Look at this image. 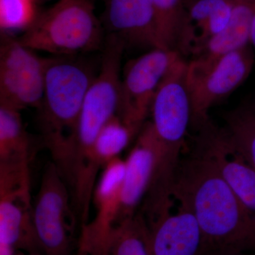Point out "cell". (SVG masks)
Listing matches in <instances>:
<instances>
[{
    "label": "cell",
    "mask_w": 255,
    "mask_h": 255,
    "mask_svg": "<svg viewBox=\"0 0 255 255\" xmlns=\"http://www.w3.org/2000/svg\"><path fill=\"white\" fill-rule=\"evenodd\" d=\"M173 199L194 214L206 251L255 254V214L238 199L214 164L194 148L179 164Z\"/></svg>",
    "instance_id": "cell-1"
},
{
    "label": "cell",
    "mask_w": 255,
    "mask_h": 255,
    "mask_svg": "<svg viewBox=\"0 0 255 255\" xmlns=\"http://www.w3.org/2000/svg\"><path fill=\"white\" fill-rule=\"evenodd\" d=\"M95 76L91 65L76 55L47 58L38 127L43 143L60 172L66 168L72 137Z\"/></svg>",
    "instance_id": "cell-2"
},
{
    "label": "cell",
    "mask_w": 255,
    "mask_h": 255,
    "mask_svg": "<svg viewBox=\"0 0 255 255\" xmlns=\"http://www.w3.org/2000/svg\"><path fill=\"white\" fill-rule=\"evenodd\" d=\"M124 42L106 35L100 72L87 90L70 142L66 181L71 191L80 187L90 150L100 130L119 110Z\"/></svg>",
    "instance_id": "cell-3"
},
{
    "label": "cell",
    "mask_w": 255,
    "mask_h": 255,
    "mask_svg": "<svg viewBox=\"0 0 255 255\" xmlns=\"http://www.w3.org/2000/svg\"><path fill=\"white\" fill-rule=\"evenodd\" d=\"M105 31L92 0H60L41 11L18 38L23 46L54 56H73L102 50Z\"/></svg>",
    "instance_id": "cell-4"
},
{
    "label": "cell",
    "mask_w": 255,
    "mask_h": 255,
    "mask_svg": "<svg viewBox=\"0 0 255 255\" xmlns=\"http://www.w3.org/2000/svg\"><path fill=\"white\" fill-rule=\"evenodd\" d=\"M187 68L182 57L172 65L159 83L151 105L150 122L158 142L157 171L164 177H174L177 172L191 126Z\"/></svg>",
    "instance_id": "cell-5"
},
{
    "label": "cell",
    "mask_w": 255,
    "mask_h": 255,
    "mask_svg": "<svg viewBox=\"0 0 255 255\" xmlns=\"http://www.w3.org/2000/svg\"><path fill=\"white\" fill-rule=\"evenodd\" d=\"M251 45L214 60L193 58L188 63L187 81L193 128L209 120L213 106L241 86L254 68Z\"/></svg>",
    "instance_id": "cell-6"
},
{
    "label": "cell",
    "mask_w": 255,
    "mask_h": 255,
    "mask_svg": "<svg viewBox=\"0 0 255 255\" xmlns=\"http://www.w3.org/2000/svg\"><path fill=\"white\" fill-rule=\"evenodd\" d=\"M71 191L54 162H48L33 201V223L40 251L68 255L76 221Z\"/></svg>",
    "instance_id": "cell-7"
},
{
    "label": "cell",
    "mask_w": 255,
    "mask_h": 255,
    "mask_svg": "<svg viewBox=\"0 0 255 255\" xmlns=\"http://www.w3.org/2000/svg\"><path fill=\"white\" fill-rule=\"evenodd\" d=\"M47 58H41L11 33L0 37V106L38 110L44 94Z\"/></svg>",
    "instance_id": "cell-8"
},
{
    "label": "cell",
    "mask_w": 255,
    "mask_h": 255,
    "mask_svg": "<svg viewBox=\"0 0 255 255\" xmlns=\"http://www.w3.org/2000/svg\"><path fill=\"white\" fill-rule=\"evenodd\" d=\"M181 57L176 52L154 48L124 66L117 115L135 131L140 132L145 123L159 83Z\"/></svg>",
    "instance_id": "cell-9"
},
{
    "label": "cell",
    "mask_w": 255,
    "mask_h": 255,
    "mask_svg": "<svg viewBox=\"0 0 255 255\" xmlns=\"http://www.w3.org/2000/svg\"><path fill=\"white\" fill-rule=\"evenodd\" d=\"M0 245L30 253L40 251L33 228L29 171H0Z\"/></svg>",
    "instance_id": "cell-10"
},
{
    "label": "cell",
    "mask_w": 255,
    "mask_h": 255,
    "mask_svg": "<svg viewBox=\"0 0 255 255\" xmlns=\"http://www.w3.org/2000/svg\"><path fill=\"white\" fill-rule=\"evenodd\" d=\"M125 173V160L117 157L101 171L92 202L95 216L82 226L79 251L87 255H107L117 226Z\"/></svg>",
    "instance_id": "cell-11"
},
{
    "label": "cell",
    "mask_w": 255,
    "mask_h": 255,
    "mask_svg": "<svg viewBox=\"0 0 255 255\" xmlns=\"http://www.w3.org/2000/svg\"><path fill=\"white\" fill-rule=\"evenodd\" d=\"M194 149L209 159L238 199L255 214V169L210 120L196 128Z\"/></svg>",
    "instance_id": "cell-12"
},
{
    "label": "cell",
    "mask_w": 255,
    "mask_h": 255,
    "mask_svg": "<svg viewBox=\"0 0 255 255\" xmlns=\"http://www.w3.org/2000/svg\"><path fill=\"white\" fill-rule=\"evenodd\" d=\"M102 1L104 10L100 20L107 34L118 36L126 48H162L151 0Z\"/></svg>",
    "instance_id": "cell-13"
},
{
    "label": "cell",
    "mask_w": 255,
    "mask_h": 255,
    "mask_svg": "<svg viewBox=\"0 0 255 255\" xmlns=\"http://www.w3.org/2000/svg\"><path fill=\"white\" fill-rule=\"evenodd\" d=\"M157 219L147 223L150 255H203L205 242L194 214L178 204Z\"/></svg>",
    "instance_id": "cell-14"
},
{
    "label": "cell",
    "mask_w": 255,
    "mask_h": 255,
    "mask_svg": "<svg viewBox=\"0 0 255 255\" xmlns=\"http://www.w3.org/2000/svg\"><path fill=\"white\" fill-rule=\"evenodd\" d=\"M157 158V140L150 122L142 126L125 160L121 208L117 226L133 217L150 187Z\"/></svg>",
    "instance_id": "cell-15"
},
{
    "label": "cell",
    "mask_w": 255,
    "mask_h": 255,
    "mask_svg": "<svg viewBox=\"0 0 255 255\" xmlns=\"http://www.w3.org/2000/svg\"><path fill=\"white\" fill-rule=\"evenodd\" d=\"M155 11L159 44L182 55L192 54L196 32L184 0H151Z\"/></svg>",
    "instance_id": "cell-16"
},
{
    "label": "cell",
    "mask_w": 255,
    "mask_h": 255,
    "mask_svg": "<svg viewBox=\"0 0 255 255\" xmlns=\"http://www.w3.org/2000/svg\"><path fill=\"white\" fill-rule=\"evenodd\" d=\"M255 0L236 1L227 26L207 41L194 48L193 58L214 60L251 45Z\"/></svg>",
    "instance_id": "cell-17"
},
{
    "label": "cell",
    "mask_w": 255,
    "mask_h": 255,
    "mask_svg": "<svg viewBox=\"0 0 255 255\" xmlns=\"http://www.w3.org/2000/svg\"><path fill=\"white\" fill-rule=\"evenodd\" d=\"M20 112L0 106V164L31 162V137Z\"/></svg>",
    "instance_id": "cell-18"
},
{
    "label": "cell",
    "mask_w": 255,
    "mask_h": 255,
    "mask_svg": "<svg viewBox=\"0 0 255 255\" xmlns=\"http://www.w3.org/2000/svg\"><path fill=\"white\" fill-rule=\"evenodd\" d=\"M184 3L196 29L195 48L226 28L232 16L236 1L184 0Z\"/></svg>",
    "instance_id": "cell-19"
},
{
    "label": "cell",
    "mask_w": 255,
    "mask_h": 255,
    "mask_svg": "<svg viewBox=\"0 0 255 255\" xmlns=\"http://www.w3.org/2000/svg\"><path fill=\"white\" fill-rule=\"evenodd\" d=\"M223 120L228 140L255 169V100L226 112Z\"/></svg>",
    "instance_id": "cell-20"
},
{
    "label": "cell",
    "mask_w": 255,
    "mask_h": 255,
    "mask_svg": "<svg viewBox=\"0 0 255 255\" xmlns=\"http://www.w3.org/2000/svg\"><path fill=\"white\" fill-rule=\"evenodd\" d=\"M147 231L141 213L119 223L112 233L107 255H150Z\"/></svg>",
    "instance_id": "cell-21"
},
{
    "label": "cell",
    "mask_w": 255,
    "mask_h": 255,
    "mask_svg": "<svg viewBox=\"0 0 255 255\" xmlns=\"http://www.w3.org/2000/svg\"><path fill=\"white\" fill-rule=\"evenodd\" d=\"M38 0H0L1 33L24 32L35 22L38 14Z\"/></svg>",
    "instance_id": "cell-22"
},
{
    "label": "cell",
    "mask_w": 255,
    "mask_h": 255,
    "mask_svg": "<svg viewBox=\"0 0 255 255\" xmlns=\"http://www.w3.org/2000/svg\"><path fill=\"white\" fill-rule=\"evenodd\" d=\"M203 255H255L251 253H241V252L228 251V250H208Z\"/></svg>",
    "instance_id": "cell-23"
},
{
    "label": "cell",
    "mask_w": 255,
    "mask_h": 255,
    "mask_svg": "<svg viewBox=\"0 0 255 255\" xmlns=\"http://www.w3.org/2000/svg\"><path fill=\"white\" fill-rule=\"evenodd\" d=\"M251 46L253 47V50L255 52V15L254 19H253V25H252L251 33Z\"/></svg>",
    "instance_id": "cell-24"
},
{
    "label": "cell",
    "mask_w": 255,
    "mask_h": 255,
    "mask_svg": "<svg viewBox=\"0 0 255 255\" xmlns=\"http://www.w3.org/2000/svg\"><path fill=\"white\" fill-rule=\"evenodd\" d=\"M19 255H25L20 254ZM26 255H40L38 254V253H30V254Z\"/></svg>",
    "instance_id": "cell-25"
},
{
    "label": "cell",
    "mask_w": 255,
    "mask_h": 255,
    "mask_svg": "<svg viewBox=\"0 0 255 255\" xmlns=\"http://www.w3.org/2000/svg\"><path fill=\"white\" fill-rule=\"evenodd\" d=\"M78 255H87L85 254V253H82V252L79 251V253H78Z\"/></svg>",
    "instance_id": "cell-26"
},
{
    "label": "cell",
    "mask_w": 255,
    "mask_h": 255,
    "mask_svg": "<svg viewBox=\"0 0 255 255\" xmlns=\"http://www.w3.org/2000/svg\"><path fill=\"white\" fill-rule=\"evenodd\" d=\"M235 1H241V0H235Z\"/></svg>",
    "instance_id": "cell-27"
},
{
    "label": "cell",
    "mask_w": 255,
    "mask_h": 255,
    "mask_svg": "<svg viewBox=\"0 0 255 255\" xmlns=\"http://www.w3.org/2000/svg\"><path fill=\"white\" fill-rule=\"evenodd\" d=\"M58 1H60V0H58Z\"/></svg>",
    "instance_id": "cell-28"
}]
</instances>
